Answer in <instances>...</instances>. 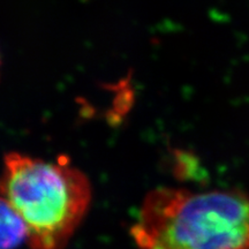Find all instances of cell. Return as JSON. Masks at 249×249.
<instances>
[{"mask_svg": "<svg viewBox=\"0 0 249 249\" xmlns=\"http://www.w3.org/2000/svg\"><path fill=\"white\" fill-rule=\"evenodd\" d=\"M130 234L138 249H249V195L156 188Z\"/></svg>", "mask_w": 249, "mask_h": 249, "instance_id": "6da1fadb", "label": "cell"}, {"mask_svg": "<svg viewBox=\"0 0 249 249\" xmlns=\"http://www.w3.org/2000/svg\"><path fill=\"white\" fill-rule=\"evenodd\" d=\"M0 196L22 218L31 249H64L88 213L92 189L66 156L49 161L12 151L4 157Z\"/></svg>", "mask_w": 249, "mask_h": 249, "instance_id": "7a4b0ae2", "label": "cell"}, {"mask_svg": "<svg viewBox=\"0 0 249 249\" xmlns=\"http://www.w3.org/2000/svg\"><path fill=\"white\" fill-rule=\"evenodd\" d=\"M26 241V224L8 201L0 196V249H18Z\"/></svg>", "mask_w": 249, "mask_h": 249, "instance_id": "3957f363", "label": "cell"}, {"mask_svg": "<svg viewBox=\"0 0 249 249\" xmlns=\"http://www.w3.org/2000/svg\"><path fill=\"white\" fill-rule=\"evenodd\" d=\"M0 67H1V61H0Z\"/></svg>", "mask_w": 249, "mask_h": 249, "instance_id": "277c9868", "label": "cell"}]
</instances>
